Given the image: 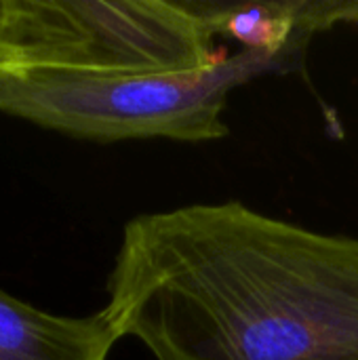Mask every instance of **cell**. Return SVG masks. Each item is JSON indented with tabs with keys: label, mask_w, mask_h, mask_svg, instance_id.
Instances as JSON below:
<instances>
[{
	"label": "cell",
	"mask_w": 358,
	"mask_h": 360,
	"mask_svg": "<svg viewBox=\"0 0 358 360\" xmlns=\"http://www.w3.org/2000/svg\"><path fill=\"white\" fill-rule=\"evenodd\" d=\"M118 340L103 310L57 316L0 289V360H108Z\"/></svg>",
	"instance_id": "obj_4"
},
{
	"label": "cell",
	"mask_w": 358,
	"mask_h": 360,
	"mask_svg": "<svg viewBox=\"0 0 358 360\" xmlns=\"http://www.w3.org/2000/svg\"><path fill=\"white\" fill-rule=\"evenodd\" d=\"M72 0H0V80L32 70H84Z\"/></svg>",
	"instance_id": "obj_3"
},
{
	"label": "cell",
	"mask_w": 358,
	"mask_h": 360,
	"mask_svg": "<svg viewBox=\"0 0 358 360\" xmlns=\"http://www.w3.org/2000/svg\"><path fill=\"white\" fill-rule=\"evenodd\" d=\"M304 49H243L211 68L171 74L32 70L0 80V112L91 141H213L228 135L230 93L291 68Z\"/></svg>",
	"instance_id": "obj_2"
},
{
	"label": "cell",
	"mask_w": 358,
	"mask_h": 360,
	"mask_svg": "<svg viewBox=\"0 0 358 360\" xmlns=\"http://www.w3.org/2000/svg\"><path fill=\"white\" fill-rule=\"evenodd\" d=\"M103 314L156 360H358V236L236 200L137 215Z\"/></svg>",
	"instance_id": "obj_1"
}]
</instances>
